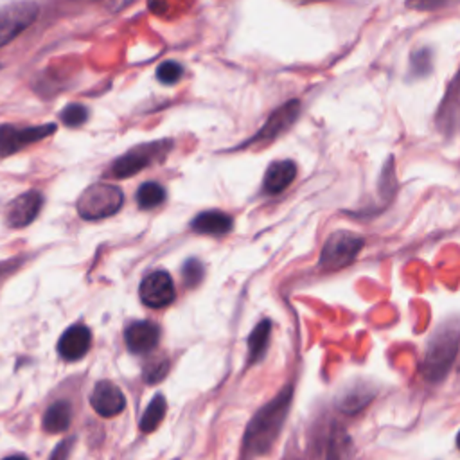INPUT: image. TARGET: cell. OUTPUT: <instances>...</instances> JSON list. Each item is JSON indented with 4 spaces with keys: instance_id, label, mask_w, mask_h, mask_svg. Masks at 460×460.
Returning a JSON list of instances; mask_svg holds the SVG:
<instances>
[{
    "instance_id": "6da1fadb",
    "label": "cell",
    "mask_w": 460,
    "mask_h": 460,
    "mask_svg": "<svg viewBox=\"0 0 460 460\" xmlns=\"http://www.w3.org/2000/svg\"><path fill=\"white\" fill-rule=\"evenodd\" d=\"M293 399V388L288 385L280 390L270 402H266L250 420L244 433V453L250 456H259L270 453L277 442L284 420L288 417Z\"/></svg>"
},
{
    "instance_id": "4316f807",
    "label": "cell",
    "mask_w": 460,
    "mask_h": 460,
    "mask_svg": "<svg viewBox=\"0 0 460 460\" xmlns=\"http://www.w3.org/2000/svg\"><path fill=\"white\" fill-rule=\"evenodd\" d=\"M88 117V111L83 104H68L63 111H61V120L66 124V126H81Z\"/></svg>"
},
{
    "instance_id": "d4e9b609",
    "label": "cell",
    "mask_w": 460,
    "mask_h": 460,
    "mask_svg": "<svg viewBox=\"0 0 460 460\" xmlns=\"http://www.w3.org/2000/svg\"><path fill=\"white\" fill-rule=\"evenodd\" d=\"M183 74V68L180 63L176 61H164L158 68H156V77L160 83L164 84H174Z\"/></svg>"
},
{
    "instance_id": "cb8c5ba5",
    "label": "cell",
    "mask_w": 460,
    "mask_h": 460,
    "mask_svg": "<svg viewBox=\"0 0 460 460\" xmlns=\"http://www.w3.org/2000/svg\"><path fill=\"white\" fill-rule=\"evenodd\" d=\"M203 273H205L203 264H201L198 259H189V261L183 264V268H181L183 284H185L187 288L198 286V284L201 282V279H203Z\"/></svg>"
},
{
    "instance_id": "8fae6325",
    "label": "cell",
    "mask_w": 460,
    "mask_h": 460,
    "mask_svg": "<svg viewBox=\"0 0 460 460\" xmlns=\"http://www.w3.org/2000/svg\"><path fill=\"white\" fill-rule=\"evenodd\" d=\"M90 402L92 408L101 415V417H113L119 415L124 406H126V399L124 394L120 392V388L117 385H113L111 381H99L90 395Z\"/></svg>"
},
{
    "instance_id": "30bf717a",
    "label": "cell",
    "mask_w": 460,
    "mask_h": 460,
    "mask_svg": "<svg viewBox=\"0 0 460 460\" xmlns=\"http://www.w3.org/2000/svg\"><path fill=\"white\" fill-rule=\"evenodd\" d=\"M41 208V194L38 190H27L14 198L7 207L5 221L11 228H23L34 221Z\"/></svg>"
},
{
    "instance_id": "ac0fdd59",
    "label": "cell",
    "mask_w": 460,
    "mask_h": 460,
    "mask_svg": "<svg viewBox=\"0 0 460 460\" xmlns=\"http://www.w3.org/2000/svg\"><path fill=\"white\" fill-rule=\"evenodd\" d=\"M270 332H271V322L270 320H261L252 334L248 336V363H257L262 359L268 341H270Z\"/></svg>"
},
{
    "instance_id": "f546056e",
    "label": "cell",
    "mask_w": 460,
    "mask_h": 460,
    "mask_svg": "<svg viewBox=\"0 0 460 460\" xmlns=\"http://www.w3.org/2000/svg\"><path fill=\"white\" fill-rule=\"evenodd\" d=\"M456 447L460 449V433H458V437H456Z\"/></svg>"
},
{
    "instance_id": "484cf974",
    "label": "cell",
    "mask_w": 460,
    "mask_h": 460,
    "mask_svg": "<svg viewBox=\"0 0 460 460\" xmlns=\"http://www.w3.org/2000/svg\"><path fill=\"white\" fill-rule=\"evenodd\" d=\"M167 370H169V361L165 359V358H160V359H153V361H149L147 365H146V368H144V379L147 381V383H158V381H162L164 377H165V374H167Z\"/></svg>"
},
{
    "instance_id": "e0dca14e",
    "label": "cell",
    "mask_w": 460,
    "mask_h": 460,
    "mask_svg": "<svg viewBox=\"0 0 460 460\" xmlns=\"http://www.w3.org/2000/svg\"><path fill=\"white\" fill-rule=\"evenodd\" d=\"M72 419V410L66 401H56L49 406L43 415V428L49 433H61L68 428Z\"/></svg>"
},
{
    "instance_id": "5b68a950",
    "label": "cell",
    "mask_w": 460,
    "mask_h": 460,
    "mask_svg": "<svg viewBox=\"0 0 460 460\" xmlns=\"http://www.w3.org/2000/svg\"><path fill=\"white\" fill-rule=\"evenodd\" d=\"M171 147L169 140L162 142H149V144H140L128 153H124L117 162L111 164L110 174L115 178H128L137 174L140 169L151 165L156 158L164 156L167 149Z\"/></svg>"
},
{
    "instance_id": "f1b7e54d",
    "label": "cell",
    "mask_w": 460,
    "mask_h": 460,
    "mask_svg": "<svg viewBox=\"0 0 460 460\" xmlns=\"http://www.w3.org/2000/svg\"><path fill=\"white\" fill-rule=\"evenodd\" d=\"M4 460H27V458L22 455H11V456H5Z\"/></svg>"
},
{
    "instance_id": "4fadbf2b",
    "label": "cell",
    "mask_w": 460,
    "mask_h": 460,
    "mask_svg": "<svg viewBox=\"0 0 460 460\" xmlns=\"http://www.w3.org/2000/svg\"><path fill=\"white\" fill-rule=\"evenodd\" d=\"M90 343H92L90 329L86 325L75 323V325H70L61 334V338L58 341V352L63 359L75 361V359H81L88 352Z\"/></svg>"
},
{
    "instance_id": "ffe728a7",
    "label": "cell",
    "mask_w": 460,
    "mask_h": 460,
    "mask_svg": "<svg viewBox=\"0 0 460 460\" xmlns=\"http://www.w3.org/2000/svg\"><path fill=\"white\" fill-rule=\"evenodd\" d=\"M325 438L323 460H345L349 456L350 442L341 429H332Z\"/></svg>"
},
{
    "instance_id": "52a82bcc",
    "label": "cell",
    "mask_w": 460,
    "mask_h": 460,
    "mask_svg": "<svg viewBox=\"0 0 460 460\" xmlns=\"http://www.w3.org/2000/svg\"><path fill=\"white\" fill-rule=\"evenodd\" d=\"M56 131V124L47 126H32V128H18L11 124L0 126V156H9L27 144L41 140Z\"/></svg>"
},
{
    "instance_id": "83f0119b",
    "label": "cell",
    "mask_w": 460,
    "mask_h": 460,
    "mask_svg": "<svg viewBox=\"0 0 460 460\" xmlns=\"http://www.w3.org/2000/svg\"><path fill=\"white\" fill-rule=\"evenodd\" d=\"M70 446H72V442H70V440H63V442L54 449V453H52L50 460H66Z\"/></svg>"
},
{
    "instance_id": "7a4b0ae2",
    "label": "cell",
    "mask_w": 460,
    "mask_h": 460,
    "mask_svg": "<svg viewBox=\"0 0 460 460\" xmlns=\"http://www.w3.org/2000/svg\"><path fill=\"white\" fill-rule=\"evenodd\" d=\"M460 347V322L458 320H447L440 323L435 332L431 334L424 358H422V376L428 381H440Z\"/></svg>"
},
{
    "instance_id": "5bb4252c",
    "label": "cell",
    "mask_w": 460,
    "mask_h": 460,
    "mask_svg": "<svg viewBox=\"0 0 460 460\" xmlns=\"http://www.w3.org/2000/svg\"><path fill=\"white\" fill-rule=\"evenodd\" d=\"M437 126L444 133H453L460 126V72L451 83V88L437 111Z\"/></svg>"
},
{
    "instance_id": "277c9868",
    "label": "cell",
    "mask_w": 460,
    "mask_h": 460,
    "mask_svg": "<svg viewBox=\"0 0 460 460\" xmlns=\"http://www.w3.org/2000/svg\"><path fill=\"white\" fill-rule=\"evenodd\" d=\"M363 246H365L363 237L349 230H336L323 243V248L320 253V266L325 271L341 270L350 262H354V259L363 250Z\"/></svg>"
},
{
    "instance_id": "9a60e30c",
    "label": "cell",
    "mask_w": 460,
    "mask_h": 460,
    "mask_svg": "<svg viewBox=\"0 0 460 460\" xmlns=\"http://www.w3.org/2000/svg\"><path fill=\"white\" fill-rule=\"evenodd\" d=\"M296 176V165L291 160H277L266 169L262 187L268 194L282 192Z\"/></svg>"
},
{
    "instance_id": "603a6c76",
    "label": "cell",
    "mask_w": 460,
    "mask_h": 460,
    "mask_svg": "<svg viewBox=\"0 0 460 460\" xmlns=\"http://www.w3.org/2000/svg\"><path fill=\"white\" fill-rule=\"evenodd\" d=\"M431 70V52L428 49H420L410 58V72L413 77H422Z\"/></svg>"
},
{
    "instance_id": "2e32d148",
    "label": "cell",
    "mask_w": 460,
    "mask_h": 460,
    "mask_svg": "<svg viewBox=\"0 0 460 460\" xmlns=\"http://www.w3.org/2000/svg\"><path fill=\"white\" fill-rule=\"evenodd\" d=\"M232 226H234V219L221 210L199 212L190 221V228L196 234H203V235H223V234L230 232Z\"/></svg>"
},
{
    "instance_id": "7c38bea8",
    "label": "cell",
    "mask_w": 460,
    "mask_h": 460,
    "mask_svg": "<svg viewBox=\"0 0 460 460\" xmlns=\"http://www.w3.org/2000/svg\"><path fill=\"white\" fill-rule=\"evenodd\" d=\"M160 340V329L149 320L131 322L124 331V341L133 354H146L156 347Z\"/></svg>"
},
{
    "instance_id": "3957f363",
    "label": "cell",
    "mask_w": 460,
    "mask_h": 460,
    "mask_svg": "<svg viewBox=\"0 0 460 460\" xmlns=\"http://www.w3.org/2000/svg\"><path fill=\"white\" fill-rule=\"evenodd\" d=\"M122 190L110 183L90 185L77 199V212L83 219H102L113 216L122 207Z\"/></svg>"
},
{
    "instance_id": "d6986e66",
    "label": "cell",
    "mask_w": 460,
    "mask_h": 460,
    "mask_svg": "<svg viewBox=\"0 0 460 460\" xmlns=\"http://www.w3.org/2000/svg\"><path fill=\"white\" fill-rule=\"evenodd\" d=\"M165 410H167V402H165L164 395H160V394L155 395L140 417V422H138L140 431H144V433L155 431L160 426V422L164 420Z\"/></svg>"
},
{
    "instance_id": "44dd1931",
    "label": "cell",
    "mask_w": 460,
    "mask_h": 460,
    "mask_svg": "<svg viewBox=\"0 0 460 460\" xmlns=\"http://www.w3.org/2000/svg\"><path fill=\"white\" fill-rule=\"evenodd\" d=\"M165 199V189L156 181H146L137 190V203L140 208H155Z\"/></svg>"
},
{
    "instance_id": "ba28073f",
    "label": "cell",
    "mask_w": 460,
    "mask_h": 460,
    "mask_svg": "<svg viewBox=\"0 0 460 460\" xmlns=\"http://www.w3.org/2000/svg\"><path fill=\"white\" fill-rule=\"evenodd\" d=\"M138 295L147 307L158 309V307L169 305L174 300L176 291H174L172 279L167 271H151L140 282Z\"/></svg>"
},
{
    "instance_id": "7402d4cb",
    "label": "cell",
    "mask_w": 460,
    "mask_h": 460,
    "mask_svg": "<svg viewBox=\"0 0 460 460\" xmlns=\"http://www.w3.org/2000/svg\"><path fill=\"white\" fill-rule=\"evenodd\" d=\"M372 394H368L365 388H352L349 394L343 395V399L340 401V408L345 413H354L359 411L368 401H370Z\"/></svg>"
},
{
    "instance_id": "9c48e42d",
    "label": "cell",
    "mask_w": 460,
    "mask_h": 460,
    "mask_svg": "<svg viewBox=\"0 0 460 460\" xmlns=\"http://www.w3.org/2000/svg\"><path fill=\"white\" fill-rule=\"evenodd\" d=\"M300 111V102L296 99L288 101L286 104H282L279 110H275L270 119L266 120V124L257 131V135L250 140V144L253 142H270L275 137H279L280 133H284L298 117Z\"/></svg>"
},
{
    "instance_id": "8992f818",
    "label": "cell",
    "mask_w": 460,
    "mask_h": 460,
    "mask_svg": "<svg viewBox=\"0 0 460 460\" xmlns=\"http://www.w3.org/2000/svg\"><path fill=\"white\" fill-rule=\"evenodd\" d=\"M38 16V4L13 2L0 7V47L14 40Z\"/></svg>"
}]
</instances>
